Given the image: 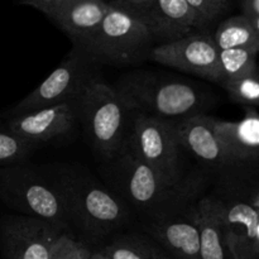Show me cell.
<instances>
[{
  "mask_svg": "<svg viewBox=\"0 0 259 259\" xmlns=\"http://www.w3.org/2000/svg\"><path fill=\"white\" fill-rule=\"evenodd\" d=\"M138 228L172 259H200L196 204L186 211L156 219L139 220Z\"/></svg>",
  "mask_w": 259,
  "mask_h": 259,
  "instance_id": "obj_13",
  "label": "cell"
},
{
  "mask_svg": "<svg viewBox=\"0 0 259 259\" xmlns=\"http://www.w3.org/2000/svg\"><path fill=\"white\" fill-rule=\"evenodd\" d=\"M10 132L37 146L70 136L78 124L77 100L4 118Z\"/></svg>",
  "mask_w": 259,
  "mask_h": 259,
  "instance_id": "obj_12",
  "label": "cell"
},
{
  "mask_svg": "<svg viewBox=\"0 0 259 259\" xmlns=\"http://www.w3.org/2000/svg\"><path fill=\"white\" fill-rule=\"evenodd\" d=\"M207 191L215 201L225 243L234 259H259L258 163H233Z\"/></svg>",
  "mask_w": 259,
  "mask_h": 259,
  "instance_id": "obj_3",
  "label": "cell"
},
{
  "mask_svg": "<svg viewBox=\"0 0 259 259\" xmlns=\"http://www.w3.org/2000/svg\"><path fill=\"white\" fill-rule=\"evenodd\" d=\"M45 174L60 196L68 228L88 245H103L137 222L131 207L83 167L57 164Z\"/></svg>",
  "mask_w": 259,
  "mask_h": 259,
  "instance_id": "obj_2",
  "label": "cell"
},
{
  "mask_svg": "<svg viewBox=\"0 0 259 259\" xmlns=\"http://www.w3.org/2000/svg\"><path fill=\"white\" fill-rule=\"evenodd\" d=\"M212 38L219 50L250 48L259 51V30L243 14L233 15L223 20Z\"/></svg>",
  "mask_w": 259,
  "mask_h": 259,
  "instance_id": "obj_20",
  "label": "cell"
},
{
  "mask_svg": "<svg viewBox=\"0 0 259 259\" xmlns=\"http://www.w3.org/2000/svg\"><path fill=\"white\" fill-rule=\"evenodd\" d=\"M258 52L259 51L250 50V48L219 50V65L220 70H222V80H220V82L258 70Z\"/></svg>",
  "mask_w": 259,
  "mask_h": 259,
  "instance_id": "obj_21",
  "label": "cell"
},
{
  "mask_svg": "<svg viewBox=\"0 0 259 259\" xmlns=\"http://www.w3.org/2000/svg\"><path fill=\"white\" fill-rule=\"evenodd\" d=\"M77 119L83 136L101 162L120 154L129 133V110L113 85L96 81L77 99Z\"/></svg>",
  "mask_w": 259,
  "mask_h": 259,
  "instance_id": "obj_6",
  "label": "cell"
},
{
  "mask_svg": "<svg viewBox=\"0 0 259 259\" xmlns=\"http://www.w3.org/2000/svg\"><path fill=\"white\" fill-rule=\"evenodd\" d=\"M108 9L105 0H56L46 13L71 40L81 46L103 20Z\"/></svg>",
  "mask_w": 259,
  "mask_h": 259,
  "instance_id": "obj_16",
  "label": "cell"
},
{
  "mask_svg": "<svg viewBox=\"0 0 259 259\" xmlns=\"http://www.w3.org/2000/svg\"><path fill=\"white\" fill-rule=\"evenodd\" d=\"M91 252L90 245L76 238L72 232H66L58 239L50 259H89Z\"/></svg>",
  "mask_w": 259,
  "mask_h": 259,
  "instance_id": "obj_25",
  "label": "cell"
},
{
  "mask_svg": "<svg viewBox=\"0 0 259 259\" xmlns=\"http://www.w3.org/2000/svg\"><path fill=\"white\" fill-rule=\"evenodd\" d=\"M65 225L27 215H5L0 220L3 259H50Z\"/></svg>",
  "mask_w": 259,
  "mask_h": 259,
  "instance_id": "obj_10",
  "label": "cell"
},
{
  "mask_svg": "<svg viewBox=\"0 0 259 259\" xmlns=\"http://www.w3.org/2000/svg\"><path fill=\"white\" fill-rule=\"evenodd\" d=\"M244 116L238 121L215 118L214 128L223 151L233 163H258L259 115L257 108L244 106Z\"/></svg>",
  "mask_w": 259,
  "mask_h": 259,
  "instance_id": "obj_17",
  "label": "cell"
},
{
  "mask_svg": "<svg viewBox=\"0 0 259 259\" xmlns=\"http://www.w3.org/2000/svg\"><path fill=\"white\" fill-rule=\"evenodd\" d=\"M149 60L211 82L219 83L222 80L219 48L209 33L191 32L172 42L154 46Z\"/></svg>",
  "mask_w": 259,
  "mask_h": 259,
  "instance_id": "obj_11",
  "label": "cell"
},
{
  "mask_svg": "<svg viewBox=\"0 0 259 259\" xmlns=\"http://www.w3.org/2000/svg\"><path fill=\"white\" fill-rule=\"evenodd\" d=\"M125 147L169 182L181 181L189 174L185 169V152L168 119L129 110Z\"/></svg>",
  "mask_w": 259,
  "mask_h": 259,
  "instance_id": "obj_8",
  "label": "cell"
},
{
  "mask_svg": "<svg viewBox=\"0 0 259 259\" xmlns=\"http://www.w3.org/2000/svg\"><path fill=\"white\" fill-rule=\"evenodd\" d=\"M234 103L243 106L257 108L259 104V73L258 70L244 73L238 77L224 80L219 83Z\"/></svg>",
  "mask_w": 259,
  "mask_h": 259,
  "instance_id": "obj_22",
  "label": "cell"
},
{
  "mask_svg": "<svg viewBox=\"0 0 259 259\" xmlns=\"http://www.w3.org/2000/svg\"><path fill=\"white\" fill-rule=\"evenodd\" d=\"M128 110L174 119L206 114L217 96L195 81L156 71L134 70L113 85Z\"/></svg>",
  "mask_w": 259,
  "mask_h": 259,
  "instance_id": "obj_4",
  "label": "cell"
},
{
  "mask_svg": "<svg viewBox=\"0 0 259 259\" xmlns=\"http://www.w3.org/2000/svg\"><path fill=\"white\" fill-rule=\"evenodd\" d=\"M121 7L143 23L156 46L172 42L199 29L196 15L185 0H147L138 5Z\"/></svg>",
  "mask_w": 259,
  "mask_h": 259,
  "instance_id": "obj_14",
  "label": "cell"
},
{
  "mask_svg": "<svg viewBox=\"0 0 259 259\" xmlns=\"http://www.w3.org/2000/svg\"><path fill=\"white\" fill-rule=\"evenodd\" d=\"M38 147L15 136L4 121L0 123V166L25 162Z\"/></svg>",
  "mask_w": 259,
  "mask_h": 259,
  "instance_id": "obj_23",
  "label": "cell"
},
{
  "mask_svg": "<svg viewBox=\"0 0 259 259\" xmlns=\"http://www.w3.org/2000/svg\"><path fill=\"white\" fill-rule=\"evenodd\" d=\"M89 259H110V258H109L108 255L100 249V248H96V249H93L90 258Z\"/></svg>",
  "mask_w": 259,
  "mask_h": 259,
  "instance_id": "obj_29",
  "label": "cell"
},
{
  "mask_svg": "<svg viewBox=\"0 0 259 259\" xmlns=\"http://www.w3.org/2000/svg\"><path fill=\"white\" fill-rule=\"evenodd\" d=\"M99 174L104 184L131 207L137 222L186 211L206 192L214 175L207 169H194L181 181L169 182L128 147L101 162Z\"/></svg>",
  "mask_w": 259,
  "mask_h": 259,
  "instance_id": "obj_1",
  "label": "cell"
},
{
  "mask_svg": "<svg viewBox=\"0 0 259 259\" xmlns=\"http://www.w3.org/2000/svg\"><path fill=\"white\" fill-rule=\"evenodd\" d=\"M214 116L209 114H194L174 119L172 128L177 142L185 153L194 157L205 169L217 175L233 164L223 151L214 128Z\"/></svg>",
  "mask_w": 259,
  "mask_h": 259,
  "instance_id": "obj_15",
  "label": "cell"
},
{
  "mask_svg": "<svg viewBox=\"0 0 259 259\" xmlns=\"http://www.w3.org/2000/svg\"><path fill=\"white\" fill-rule=\"evenodd\" d=\"M25 162L0 166V201L17 214L68 228L60 196L45 171Z\"/></svg>",
  "mask_w": 259,
  "mask_h": 259,
  "instance_id": "obj_7",
  "label": "cell"
},
{
  "mask_svg": "<svg viewBox=\"0 0 259 259\" xmlns=\"http://www.w3.org/2000/svg\"><path fill=\"white\" fill-rule=\"evenodd\" d=\"M100 65L73 46L65 60L29 95L4 114V118L55 104L75 101L91 83L100 81Z\"/></svg>",
  "mask_w": 259,
  "mask_h": 259,
  "instance_id": "obj_9",
  "label": "cell"
},
{
  "mask_svg": "<svg viewBox=\"0 0 259 259\" xmlns=\"http://www.w3.org/2000/svg\"><path fill=\"white\" fill-rule=\"evenodd\" d=\"M17 2L19 3V4L34 8V9L39 10L43 14H46L56 0H17Z\"/></svg>",
  "mask_w": 259,
  "mask_h": 259,
  "instance_id": "obj_27",
  "label": "cell"
},
{
  "mask_svg": "<svg viewBox=\"0 0 259 259\" xmlns=\"http://www.w3.org/2000/svg\"><path fill=\"white\" fill-rule=\"evenodd\" d=\"M242 14L259 30V0H239Z\"/></svg>",
  "mask_w": 259,
  "mask_h": 259,
  "instance_id": "obj_26",
  "label": "cell"
},
{
  "mask_svg": "<svg viewBox=\"0 0 259 259\" xmlns=\"http://www.w3.org/2000/svg\"><path fill=\"white\" fill-rule=\"evenodd\" d=\"M194 10L199 30L205 29L229 10L232 0H185Z\"/></svg>",
  "mask_w": 259,
  "mask_h": 259,
  "instance_id": "obj_24",
  "label": "cell"
},
{
  "mask_svg": "<svg viewBox=\"0 0 259 259\" xmlns=\"http://www.w3.org/2000/svg\"><path fill=\"white\" fill-rule=\"evenodd\" d=\"M106 3H116L121 5H138L142 3H146L147 0H105Z\"/></svg>",
  "mask_w": 259,
  "mask_h": 259,
  "instance_id": "obj_28",
  "label": "cell"
},
{
  "mask_svg": "<svg viewBox=\"0 0 259 259\" xmlns=\"http://www.w3.org/2000/svg\"><path fill=\"white\" fill-rule=\"evenodd\" d=\"M196 217L200 230V259H234L225 243L217 204L207 191L197 200Z\"/></svg>",
  "mask_w": 259,
  "mask_h": 259,
  "instance_id": "obj_18",
  "label": "cell"
},
{
  "mask_svg": "<svg viewBox=\"0 0 259 259\" xmlns=\"http://www.w3.org/2000/svg\"><path fill=\"white\" fill-rule=\"evenodd\" d=\"M100 249L110 259H172L142 230L126 229L104 243Z\"/></svg>",
  "mask_w": 259,
  "mask_h": 259,
  "instance_id": "obj_19",
  "label": "cell"
},
{
  "mask_svg": "<svg viewBox=\"0 0 259 259\" xmlns=\"http://www.w3.org/2000/svg\"><path fill=\"white\" fill-rule=\"evenodd\" d=\"M154 46L147 28L133 13L116 3H108L95 32L76 47L100 66H137L149 60Z\"/></svg>",
  "mask_w": 259,
  "mask_h": 259,
  "instance_id": "obj_5",
  "label": "cell"
}]
</instances>
